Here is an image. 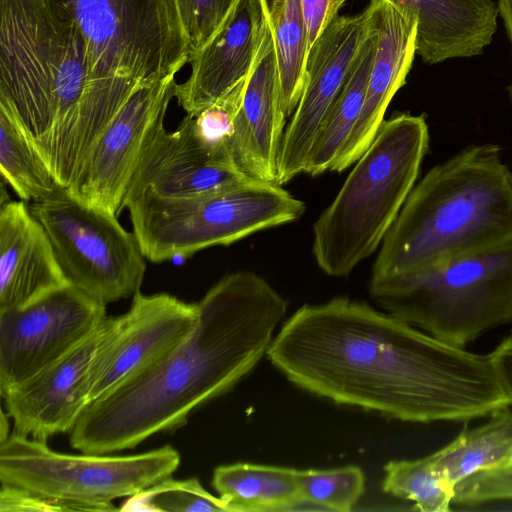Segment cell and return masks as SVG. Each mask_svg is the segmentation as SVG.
<instances>
[{
	"label": "cell",
	"instance_id": "cell-1",
	"mask_svg": "<svg viewBox=\"0 0 512 512\" xmlns=\"http://www.w3.org/2000/svg\"><path fill=\"white\" fill-rule=\"evenodd\" d=\"M267 355L310 393L400 421L465 422L510 406L489 354L349 298L300 307Z\"/></svg>",
	"mask_w": 512,
	"mask_h": 512
},
{
	"label": "cell",
	"instance_id": "cell-2",
	"mask_svg": "<svg viewBox=\"0 0 512 512\" xmlns=\"http://www.w3.org/2000/svg\"><path fill=\"white\" fill-rule=\"evenodd\" d=\"M197 305L198 321L183 341L86 406L69 432L74 449L119 452L185 424L192 411L232 388L267 354L288 307L252 272L225 276Z\"/></svg>",
	"mask_w": 512,
	"mask_h": 512
},
{
	"label": "cell",
	"instance_id": "cell-3",
	"mask_svg": "<svg viewBox=\"0 0 512 512\" xmlns=\"http://www.w3.org/2000/svg\"><path fill=\"white\" fill-rule=\"evenodd\" d=\"M91 63L77 22L53 0H0V106L68 188L89 154Z\"/></svg>",
	"mask_w": 512,
	"mask_h": 512
},
{
	"label": "cell",
	"instance_id": "cell-4",
	"mask_svg": "<svg viewBox=\"0 0 512 512\" xmlns=\"http://www.w3.org/2000/svg\"><path fill=\"white\" fill-rule=\"evenodd\" d=\"M512 240V172L495 144L472 145L413 187L371 278L414 273Z\"/></svg>",
	"mask_w": 512,
	"mask_h": 512
},
{
	"label": "cell",
	"instance_id": "cell-5",
	"mask_svg": "<svg viewBox=\"0 0 512 512\" xmlns=\"http://www.w3.org/2000/svg\"><path fill=\"white\" fill-rule=\"evenodd\" d=\"M428 145L424 115L401 113L383 121L314 223L312 252L324 273L348 276L376 251L415 186Z\"/></svg>",
	"mask_w": 512,
	"mask_h": 512
},
{
	"label": "cell",
	"instance_id": "cell-6",
	"mask_svg": "<svg viewBox=\"0 0 512 512\" xmlns=\"http://www.w3.org/2000/svg\"><path fill=\"white\" fill-rule=\"evenodd\" d=\"M78 24L88 46L87 130L95 142L132 92L189 63L177 0H53Z\"/></svg>",
	"mask_w": 512,
	"mask_h": 512
},
{
	"label": "cell",
	"instance_id": "cell-7",
	"mask_svg": "<svg viewBox=\"0 0 512 512\" xmlns=\"http://www.w3.org/2000/svg\"><path fill=\"white\" fill-rule=\"evenodd\" d=\"M81 453L11 432L0 442V511L116 510L114 500L171 477L180 464L169 445L125 456Z\"/></svg>",
	"mask_w": 512,
	"mask_h": 512
},
{
	"label": "cell",
	"instance_id": "cell-8",
	"mask_svg": "<svg viewBox=\"0 0 512 512\" xmlns=\"http://www.w3.org/2000/svg\"><path fill=\"white\" fill-rule=\"evenodd\" d=\"M388 313L464 347L512 320V240L401 276L370 280Z\"/></svg>",
	"mask_w": 512,
	"mask_h": 512
},
{
	"label": "cell",
	"instance_id": "cell-9",
	"mask_svg": "<svg viewBox=\"0 0 512 512\" xmlns=\"http://www.w3.org/2000/svg\"><path fill=\"white\" fill-rule=\"evenodd\" d=\"M125 208L144 257L160 263L294 222L305 204L280 185L251 178L195 197L141 196Z\"/></svg>",
	"mask_w": 512,
	"mask_h": 512
},
{
	"label": "cell",
	"instance_id": "cell-10",
	"mask_svg": "<svg viewBox=\"0 0 512 512\" xmlns=\"http://www.w3.org/2000/svg\"><path fill=\"white\" fill-rule=\"evenodd\" d=\"M29 208L74 287L103 305L140 290L145 257L134 232L125 230L116 215L82 202L62 186Z\"/></svg>",
	"mask_w": 512,
	"mask_h": 512
},
{
	"label": "cell",
	"instance_id": "cell-11",
	"mask_svg": "<svg viewBox=\"0 0 512 512\" xmlns=\"http://www.w3.org/2000/svg\"><path fill=\"white\" fill-rule=\"evenodd\" d=\"M106 316V305L72 284L0 309V395L67 354Z\"/></svg>",
	"mask_w": 512,
	"mask_h": 512
},
{
	"label": "cell",
	"instance_id": "cell-12",
	"mask_svg": "<svg viewBox=\"0 0 512 512\" xmlns=\"http://www.w3.org/2000/svg\"><path fill=\"white\" fill-rule=\"evenodd\" d=\"M379 5L380 0H371L357 14L337 15L310 47L303 90L282 138L277 185L303 173L321 127L374 29Z\"/></svg>",
	"mask_w": 512,
	"mask_h": 512
},
{
	"label": "cell",
	"instance_id": "cell-13",
	"mask_svg": "<svg viewBox=\"0 0 512 512\" xmlns=\"http://www.w3.org/2000/svg\"><path fill=\"white\" fill-rule=\"evenodd\" d=\"M198 314L197 303L139 290L127 312L106 316L89 368V403L165 356L190 334Z\"/></svg>",
	"mask_w": 512,
	"mask_h": 512
},
{
	"label": "cell",
	"instance_id": "cell-14",
	"mask_svg": "<svg viewBox=\"0 0 512 512\" xmlns=\"http://www.w3.org/2000/svg\"><path fill=\"white\" fill-rule=\"evenodd\" d=\"M175 75L135 89L105 127L68 191L113 215L121 211L128 186L175 97Z\"/></svg>",
	"mask_w": 512,
	"mask_h": 512
},
{
	"label": "cell",
	"instance_id": "cell-15",
	"mask_svg": "<svg viewBox=\"0 0 512 512\" xmlns=\"http://www.w3.org/2000/svg\"><path fill=\"white\" fill-rule=\"evenodd\" d=\"M251 179L231 157L213 153L197 137L194 117L176 130L154 133L125 194L121 211L141 196L188 198L221 191Z\"/></svg>",
	"mask_w": 512,
	"mask_h": 512
},
{
	"label": "cell",
	"instance_id": "cell-16",
	"mask_svg": "<svg viewBox=\"0 0 512 512\" xmlns=\"http://www.w3.org/2000/svg\"><path fill=\"white\" fill-rule=\"evenodd\" d=\"M101 323L67 354L1 394L13 433L46 441L71 431L89 404V368Z\"/></svg>",
	"mask_w": 512,
	"mask_h": 512
},
{
	"label": "cell",
	"instance_id": "cell-17",
	"mask_svg": "<svg viewBox=\"0 0 512 512\" xmlns=\"http://www.w3.org/2000/svg\"><path fill=\"white\" fill-rule=\"evenodd\" d=\"M267 18V17H266ZM276 46L268 20L235 118L230 154L248 177L277 184L285 125Z\"/></svg>",
	"mask_w": 512,
	"mask_h": 512
},
{
	"label": "cell",
	"instance_id": "cell-18",
	"mask_svg": "<svg viewBox=\"0 0 512 512\" xmlns=\"http://www.w3.org/2000/svg\"><path fill=\"white\" fill-rule=\"evenodd\" d=\"M417 17L380 0L376 17L377 48L361 114L331 167L341 172L355 163L374 140L396 92L406 84L416 55Z\"/></svg>",
	"mask_w": 512,
	"mask_h": 512
},
{
	"label": "cell",
	"instance_id": "cell-19",
	"mask_svg": "<svg viewBox=\"0 0 512 512\" xmlns=\"http://www.w3.org/2000/svg\"><path fill=\"white\" fill-rule=\"evenodd\" d=\"M267 18L262 0H238L231 15L190 62L188 79L176 85L175 97L187 115L196 117L250 71Z\"/></svg>",
	"mask_w": 512,
	"mask_h": 512
},
{
	"label": "cell",
	"instance_id": "cell-20",
	"mask_svg": "<svg viewBox=\"0 0 512 512\" xmlns=\"http://www.w3.org/2000/svg\"><path fill=\"white\" fill-rule=\"evenodd\" d=\"M70 284L50 238L24 200L1 202L0 309Z\"/></svg>",
	"mask_w": 512,
	"mask_h": 512
},
{
	"label": "cell",
	"instance_id": "cell-21",
	"mask_svg": "<svg viewBox=\"0 0 512 512\" xmlns=\"http://www.w3.org/2000/svg\"><path fill=\"white\" fill-rule=\"evenodd\" d=\"M417 17L416 54L428 65L481 55L497 30L492 0H389Z\"/></svg>",
	"mask_w": 512,
	"mask_h": 512
},
{
	"label": "cell",
	"instance_id": "cell-22",
	"mask_svg": "<svg viewBox=\"0 0 512 512\" xmlns=\"http://www.w3.org/2000/svg\"><path fill=\"white\" fill-rule=\"evenodd\" d=\"M212 486L231 512L275 511L302 504L299 470L234 463L214 469Z\"/></svg>",
	"mask_w": 512,
	"mask_h": 512
},
{
	"label": "cell",
	"instance_id": "cell-23",
	"mask_svg": "<svg viewBox=\"0 0 512 512\" xmlns=\"http://www.w3.org/2000/svg\"><path fill=\"white\" fill-rule=\"evenodd\" d=\"M512 451V410L494 412L484 424L463 430L453 441L430 455L452 486L484 470L504 466Z\"/></svg>",
	"mask_w": 512,
	"mask_h": 512
},
{
	"label": "cell",
	"instance_id": "cell-24",
	"mask_svg": "<svg viewBox=\"0 0 512 512\" xmlns=\"http://www.w3.org/2000/svg\"><path fill=\"white\" fill-rule=\"evenodd\" d=\"M376 48L375 20L374 29L363 44L352 71L312 146L303 173L317 176L331 169L361 114Z\"/></svg>",
	"mask_w": 512,
	"mask_h": 512
},
{
	"label": "cell",
	"instance_id": "cell-25",
	"mask_svg": "<svg viewBox=\"0 0 512 512\" xmlns=\"http://www.w3.org/2000/svg\"><path fill=\"white\" fill-rule=\"evenodd\" d=\"M277 51L286 117L293 114L305 80L309 41L301 0H262Z\"/></svg>",
	"mask_w": 512,
	"mask_h": 512
},
{
	"label": "cell",
	"instance_id": "cell-26",
	"mask_svg": "<svg viewBox=\"0 0 512 512\" xmlns=\"http://www.w3.org/2000/svg\"><path fill=\"white\" fill-rule=\"evenodd\" d=\"M0 169L2 178L24 201L44 199L60 187L16 118L1 106Z\"/></svg>",
	"mask_w": 512,
	"mask_h": 512
},
{
	"label": "cell",
	"instance_id": "cell-27",
	"mask_svg": "<svg viewBox=\"0 0 512 512\" xmlns=\"http://www.w3.org/2000/svg\"><path fill=\"white\" fill-rule=\"evenodd\" d=\"M382 489L414 502L423 512H445L453 503L455 488L441 475L430 455L414 460H393L384 466Z\"/></svg>",
	"mask_w": 512,
	"mask_h": 512
},
{
	"label": "cell",
	"instance_id": "cell-28",
	"mask_svg": "<svg viewBox=\"0 0 512 512\" xmlns=\"http://www.w3.org/2000/svg\"><path fill=\"white\" fill-rule=\"evenodd\" d=\"M121 510L231 512L226 503L209 493L197 478L175 480L171 477L131 496Z\"/></svg>",
	"mask_w": 512,
	"mask_h": 512
},
{
	"label": "cell",
	"instance_id": "cell-29",
	"mask_svg": "<svg viewBox=\"0 0 512 512\" xmlns=\"http://www.w3.org/2000/svg\"><path fill=\"white\" fill-rule=\"evenodd\" d=\"M302 503L346 512L352 510L365 488V476L358 466L299 470Z\"/></svg>",
	"mask_w": 512,
	"mask_h": 512
},
{
	"label": "cell",
	"instance_id": "cell-30",
	"mask_svg": "<svg viewBox=\"0 0 512 512\" xmlns=\"http://www.w3.org/2000/svg\"><path fill=\"white\" fill-rule=\"evenodd\" d=\"M247 77L248 74L194 117V129L197 137L205 147L215 154L231 157L230 143Z\"/></svg>",
	"mask_w": 512,
	"mask_h": 512
},
{
	"label": "cell",
	"instance_id": "cell-31",
	"mask_svg": "<svg viewBox=\"0 0 512 512\" xmlns=\"http://www.w3.org/2000/svg\"><path fill=\"white\" fill-rule=\"evenodd\" d=\"M238 0H177L189 48V63L223 27Z\"/></svg>",
	"mask_w": 512,
	"mask_h": 512
},
{
	"label": "cell",
	"instance_id": "cell-32",
	"mask_svg": "<svg viewBox=\"0 0 512 512\" xmlns=\"http://www.w3.org/2000/svg\"><path fill=\"white\" fill-rule=\"evenodd\" d=\"M512 500V466L480 471L455 487L453 503L474 506L492 501Z\"/></svg>",
	"mask_w": 512,
	"mask_h": 512
},
{
	"label": "cell",
	"instance_id": "cell-33",
	"mask_svg": "<svg viewBox=\"0 0 512 512\" xmlns=\"http://www.w3.org/2000/svg\"><path fill=\"white\" fill-rule=\"evenodd\" d=\"M489 355L501 386L512 405V335L503 340Z\"/></svg>",
	"mask_w": 512,
	"mask_h": 512
},
{
	"label": "cell",
	"instance_id": "cell-34",
	"mask_svg": "<svg viewBox=\"0 0 512 512\" xmlns=\"http://www.w3.org/2000/svg\"><path fill=\"white\" fill-rule=\"evenodd\" d=\"M309 49L325 28L329 0H301Z\"/></svg>",
	"mask_w": 512,
	"mask_h": 512
},
{
	"label": "cell",
	"instance_id": "cell-35",
	"mask_svg": "<svg viewBox=\"0 0 512 512\" xmlns=\"http://www.w3.org/2000/svg\"><path fill=\"white\" fill-rule=\"evenodd\" d=\"M497 8L512 46V0H497ZM512 99V84L509 87Z\"/></svg>",
	"mask_w": 512,
	"mask_h": 512
},
{
	"label": "cell",
	"instance_id": "cell-36",
	"mask_svg": "<svg viewBox=\"0 0 512 512\" xmlns=\"http://www.w3.org/2000/svg\"><path fill=\"white\" fill-rule=\"evenodd\" d=\"M9 420L10 417L6 411L1 412L0 420V442L4 441L11 433H9Z\"/></svg>",
	"mask_w": 512,
	"mask_h": 512
},
{
	"label": "cell",
	"instance_id": "cell-37",
	"mask_svg": "<svg viewBox=\"0 0 512 512\" xmlns=\"http://www.w3.org/2000/svg\"><path fill=\"white\" fill-rule=\"evenodd\" d=\"M505 466H512V451H511L509 457L507 458L506 463L502 467H505Z\"/></svg>",
	"mask_w": 512,
	"mask_h": 512
}]
</instances>
